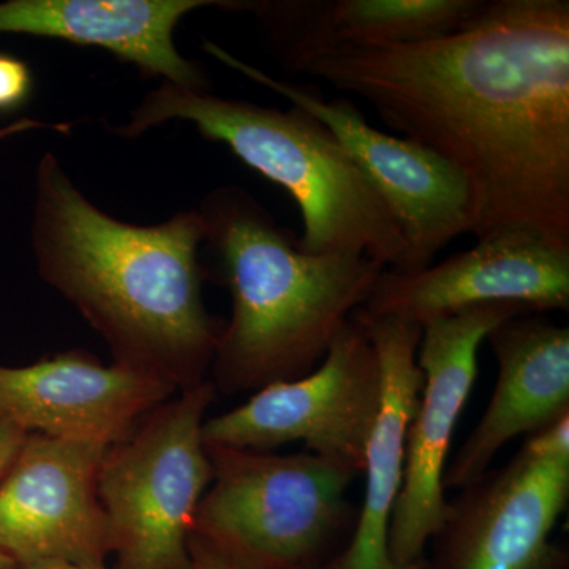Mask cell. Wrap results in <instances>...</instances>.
<instances>
[{"instance_id":"6da1fadb","label":"cell","mask_w":569,"mask_h":569,"mask_svg":"<svg viewBox=\"0 0 569 569\" xmlns=\"http://www.w3.org/2000/svg\"><path fill=\"white\" fill-rule=\"evenodd\" d=\"M302 74L455 168L478 241L527 228L569 247L568 0H488L459 31L331 52Z\"/></svg>"},{"instance_id":"7a4b0ae2","label":"cell","mask_w":569,"mask_h":569,"mask_svg":"<svg viewBox=\"0 0 569 569\" xmlns=\"http://www.w3.org/2000/svg\"><path fill=\"white\" fill-rule=\"evenodd\" d=\"M31 246L41 279L103 337L114 365L178 392L209 380L223 323L203 301L198 209L157 224L123 222L47 152L37 167Z\"/></svg>"},{"instance_id":"3957f363","label":"cell","mask_w":569,"mask_h":569,"mask_svg":"<svg viewBox=\"0 0 569 569\" xmlns=\"http://www.w3.org/2000/svg\"><path fill=\"white\" fill-rule=\"evenodd\" d=\"M203 244L231 295L211 373L217 392H257L316 370L385 271L362 253L309 254L239 186L201 201Z\"/></svg>"},{"instance_id":"277c9868","label":"cell","mask_w":569,"mask_h":569,"mask_svg":"<svg viewBox=\"0 0 569 569\" xmlns=\"http://www.w3.org/2000/svg\"><path fill=\"white\" fill-rule=\"evenodd\" d=\"M171 121L192 123L206 140L222 142L247 167L283 187L302 213V252L362 253L388 271L406 268V241L388 206L331 130L309 112L162 81L114 132L138 138Z\"/></svg>"},{"instance_id":"5b68a950","label":"cell","mask_w":569,"mask_h":569,"mask_svg":"<svg viewBox=\"0 0 569 569\" xmlns=\"http://www.w3.org/2000/svg\"><path fill=\"white\" fill-rule=\"evenodd\" d=\"M212 481L192 537L241 569H316L353 535L347 498L358 475L312 452L279 455L206 443Z\"/></svg>"},{"instance_id":"8992f818","label":"cell","mask_w":569,"mask_h":569,"mask_svg":"<svg viewBox=\"0 0 569 569\" xmlns=\"http://www.w3.org/2000/svg\"><path fill=\"white\" fill-rule=\"evenodd\" d=\"M217 395L211 380L176 392L104 452L99 497L116 569H192L194 512L212 481L203 426Z\"/></svg>"},{"instance_id":"52a82bcc","label":"cell","mask_w":569,"mask_h":569,"mask_svg":"<svg viewBox=\"0 0 569 569\" xmlns=\"http://www.w3.org/2000/svg\"><path fill=\"white\" fill-rule=\"evenodd\" d=\"M569 503V411L448 500L422 569H569L552 541Z\"/></svg>"},{"instance_id":"ba28073f","label":"cell","mask_w":569,"mask_h":569,"mask_svg":"<svg viewBox=\"0 0 569 569\" xmlns=\"http://www.w3.org/2000/svg\"><path fill=\"white\" fill-rule=\"evenodd\" d=\"M380 402L376 347L351 316L318 369L260 389L242 406L206 419L204 443L274 451L301 441L307 452L359 475Z\"/></svg>"},{"instance_id":"9c48e42d","label":"cell","mask_w":569,"mask_h":569,"mask_svg":"<svg viewBox=\"0 0 569 569\" xmlns=\"http://www.w3.org/2000/svg\"><path fill=\"white\" fill-rule=\"evenodd\" d=\"M203 50L231 70L284 97L291 107L309 112L331 130L395 217L407 246L402 274L429 268L448 242L470 233L467 182L436 153L406 138L373 129L347 97L326 100L312 86L277 80L209 40H204Z\"/></svg>"},{"instance_id":"30bf717a","label":"cell","mask_w":569,"mask_h":569,"mask_svg":"<svg viewBox=\"0 0 569 569\" xmlns=\"http://www.w3.org/2000/svg\"><path fill=\"white\" fill-rule=\"evenodd\" d=\"M533 313L518 305L471 307L422 325L417 361L425 387L407 433L406 471L388 530L397 569H422L430 539L443 526L445 473L452 437L478 377V351L498 325Z\"/></svg>"},{"instance_id":"8fae6325","label":"cell","mask_w":569,"mask_h":569,"mask_svg":"<svg viewBox=\"0 0 569 569\" xmlns=\"http://www.w3.org/2000/svg\"><path fill=\"white\" fill-rule=\"evenodd\" d=\"M108 447L28 436L0 481V552L17 568L107 567L110 526L99 497Z\"/></svg>"},{"instance_id":"7c38bea8","label":"cell","mask_w":569,"mask_h":569,"mask_svg":"<svg viewBox=\"0 0 569 569\" xmlns=\"http://www.w3.org/2000/svg\"><path fill=\"white\" fill-rule=\"evenodd\" d=\"M486 305L568 312L569 247L527 228L501 231L422 271L385 269L361 309L422 326Z\"/></svg>"},{"instance_id":"4fadbf2b","label":"cell","mask_w":569,"mask_h":569,"mask_svg":"<svg viewBox=\"0 0 569 569\" xmlns=\"http://www.w3.org/2000/svg\"><path fill=\"white\" fill-rule=\"evenodd\" d=\"M176 392L159 378L104 366L82 350L24 367L0 366V419L28 436L111 447Z\"/></svg>"},{"instance_id":"5bb4252c","label":"cell","mask_w":569,"mask_h":569,"mask_svg":"<svg viewBox=\"0 0 569 569\" xmlns=\"http://www.w3.org/2000/svg\"><path fill=\"white\" fill-rule=\"evenodd\" d=\"M488 0H219L249 13L269 52L290 74L342 50L432 40L462 29Z\"/></svg>"},{"instance_id":"9a60e30c","label":"cell","mask_w":569,"mask_h":569,"mask_svg":"<svg viewBox=\"0 0 569 569\" xmlns=\"http://www.w3.org/2000/svg\"><path fill=\"white\" fill-rule=\"evenodd\" d=\"M486 339L498 365L496 391L448 463L445 489L470 485L509 441L533 436L569 411L568 326L527 313L498 325Z\"/></svg>"},{"instance_id":"2e32d148","label":"cell","mask_w":569,"mask_h":569,"mask_svg":"<svg viewBox=\"0 0 569 569\" xmlns=\"http://www.w3.org/2000/svg\"><path fill=\"white\" fill-rule=\"evenodd\" d=\"M219 0H6L0 33L100 48L141 73L183 88L211 89L200 63L178 51L174 29L190 11Z\"/></svg>"},{"instance_id":"e0dca14e","label":"cell","mask_w":569,"mask_h":569,"mask_svg":"<svg viewBox=\"0 0 569 569\" xmlns=\"http://www.w3.org/2000/svg\"><path fill=\"white\" fill-rule=\"evenodd\" d=\"M376 347L381 402L366 449V496L353 535L331 569H397L388 556V530L406 471L407 433L418 410L425 376L417 353L422 326L399 317L353 312Z\"/></svg>"},{"instance_id":"ac0fdd59","label":"cell","mask_w":569,"mask_h":569,"mask_svg":"<svg viewBox=\"0 0 569 569\" xmlns=\"http://www.w3.org/2000/svg\"><path fill=\"white\" fill-rule=\"evenodd\" d=\"M32 88V71L28 63L0 52V112L20 110L31 97Z\"/></svg>"},{"instance_id":"d6986e66","label":"cell","mask_w":569,"mask_h":569,"mask_svg":"<svg viewBox=\"0 0 569 569\" xmlns=\"http://www.w3.org/2000/svg\"><path fill=\"white\" fill-rule=\"evenodd\" d=\"M26 438H28V433L0 419V481L13 466L17 456L20 455Z\"/></svg>"},{"instance_id":"ffe728a7","label":"cell","mask_w":569,"mask_h":569,"mask_svg":"<svg viewBox=\"0 0 569 569\" xmlns=\"http://www.w3.org/2000/svg\"><path fill=\"white\" fill-rule=\"evenodd\" d=\"M190 560L192 569H241L194 538H190Z\"/></svg>"},{"instance_id":"44dd1931","label":"cell","mask_w":569,"mask_h":569,"mask_svg":"<svg viewBox=\"0 0 569 569\" xmlns=\"http://www.w3.org/2000/svg\"><path fill=\"white\" fill-rule=\"evenodd\" d=\"M39 127H43V123L32 121V119H22V121H18L14 123H10V126L2 127L0 129V140L3 138L11 137L14 133L24 132V130L39 129Z\"/></svg>"},{"instance_id":"7402d4cb","label":"cell","mask_w":569,"mask_h":569,"mask_svg":"<svg viewBox=\"0 0 569 569\" xmlns=\"http://www.w3.org/2000/svg\"><path fill=\"white\" fill-rule=\"evenodd\" d=\"M17 569H110L107 567H73V565H48V567L17 568Z\"/></svg>"},{"instance_id":"603a6c76","label":"cell","mask_w":569,"mask_h":569,"mask_svg":"<svg viewBox=\"0 0 569 569\" xmlns=\"http://www.w3.org/2000/svg\"><path fill=\"white\" fill-rule=\"evenodd\" d=\"M0 569H17V565L6 553L0 552Z\"/></svg>"},{"instance_id":"cb8c5ba5","label":"cell","mask_w":569,"mask_h":569,"mask_svg":"<svg viewBox=\"0 0 569 569\" xmlns=\"http://www.w3.org/2000/svg\"><path fill=\"white\" fill-rule=\"evenodd\" d=\"M316 569H331V565H326V567L316 568Z\"/></svg>"}]
</instances>
